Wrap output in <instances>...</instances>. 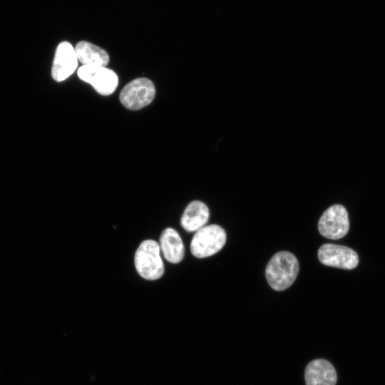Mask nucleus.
Wrapping results in <instances>:
<instances>
[{
    "mask_svg": "<svg viewBox=\"0 0 385 385\" xmlns=\"http://www.w3.org/2000/svg\"><path fill=\"white\" fill-rule=\"evenodd\" d=\"M209 217L207 206L201 201L195 200L185 207L181 217V225L187 232H196L205 226Z\"/></svg>",
    "mask_w": 385,
    "mask_h": 385,
    "instance_id": "10",
    "label": "nucleus"
},
{
    "mask_svg": "<svg viewBox=\"0 0 385 385\" xmlns=\"http://www.w3.org/2000/svg\"><path fill=\"white\" fill-rule=\"evenodd\" d=\"M135 266L140 277L155 280L164 273V265L160 255V246L152 240L140 243L135 254Z\"/></svg>",
    "mask_w": 385,
    "mask_h": 385,
    "instance_id": "2",
    "label": "nucleus"
},
{
    "mask_svg": "<svg viewBox=\"0 0 385 385\" xmlns=\"http://www.w3.org/2000/svg\"><path fill=\"white\" fill-rule=\"evenodd\" d=\"M349 229L348 212L342 205H334L322 214L318 222L319 233L324 237L338 240L344 237Z\"/></svg>",
    "mask_w": 385,
    "mask_h": 385,
    "instance_id": "5",
    "label": "nucleus"
},
{
    "mask_svg": "<svg viewBox=\"0 0 385 385\" xmlns=\"http://www.w3.org/2000/svg\"><path fill=\"white\" fill-rule=\"evenodd\" d=\"M80 79L91 84L101 95L112 94L118 84V78L111 69L103 66H82L78 70Z\"/></svg>",
    "mask_w": 385,
    "mask_h": 385,
    "instance_id": "6",
    "label": "nucleus"
},
{
    "mask_svg": "<svg viewBox=\"0 0 385 385\" xmlns=\"http://www.w3.org/2000/svg\"><path fill=\"white\" fill-rule=\"evenodd\" d=\"M299 262L291 252L281 251L269 261L265 275L270 286L276 291H282L289 287L299 272Z\"/></svg>",
    "mask_w": 385,
    "mask_h": 385,
    "instance_id": "1",
    "label": "nucleus"
},
{
    "mask_svg": "<svg viewBox=\"0 0 385 385\" xmlns=\"http://www.w3.org/2000/svg\"><path fill=\"white\" fill-rule=\"evenodd\" d=\"M337 378L333 365L323 359L309 362L304 371L306 385H335Z\"/></svg>",
    "mask_w": 385,
    "mask_h": 385,
    "instance_id": "9",
    "label": "nucleus"
},
{
    "mask_svg": "<svg viewBox=\"0 0 385 385\" xmlns=\"http://www.w3.org/2000/svg\"><path fill=\"white\" fill-rule=\"evenodd\" d=\"M78 66L75 48L68 41H63L56 49L51 75L53 78L61 82L69 77Z\"/></svg>",
    "mask_w": 385,
    "mask_h": 385,
    "instance_id": "8",
    "label": "nucleus"
},
{
    "mask_svg": "<svg viewBox=\"0 0 385 385\" xmlns=\"http://www.w3.org/2000/svg\"><path fill=\"white\" fill-rule=\"evenodd\" d=\"M226 232L217 225L202 227L196 231L191 243L192 254L197 258L207 257L218 252L226 242Z\"/></svg>",
    "mask_w": 385,
    "mask_h": 385,
    "instance_id": "3",
    "label": "nucleus"
},
{
    "mask_svg": "<svg viewBox=\"0 0 385 385\" xmlns=\"http://www.w3.org/2000/svg\"><path fill=\"white\" fill-rule=\"evenodd\" d=\"M164 257L173 264H177L184 257L185 248L178 232L171 228L165 229L160 237V245Z\"/></svg>",
    "mask_w": 385,
    "mask_h": 385,
    "instance_id": "11",
    "label": "nucleus"
},
{
    "mask_svg": "<svg viewBox=\"0 0 385 385\" xmlns=\"http://www.w3.org/2000/svg\"><path fill=\"white\" fill-rule=\"evenodd\" d=\"M318 258L324 265L352 270L359 263L357 253L352 249L334 244H324L318 250Z\"/></svg>",
    "mask_w": 385,
    "mask_h": 385,
    "instance_id": "7",
    "label": "nucleus"
},
{
    "mask_svg": "<svg viewBox=\"0 0 385 385\" xmlns=\"http://www.w3.org/2000/svg\"><path fill=\"white\" fill-rule=\"evenodd\" d=\"M155 95V88L153 83L147 78H138L123 87L119 99L126 108L137 111L149 105Z\"/></svg>",
    "mask_w": 385,
    "mask_h": 385,
    "instance_id": "4",
    "label": "nucleus"
},
{
    "mask_svg": "<svg viewBox=\"0 0 385 385\" xmlns=\"http://www.w3.org/2000/svg\"><path fill=\"white\" fill-rule=\"evenodd\" d=\"M74 48L78 61L83 66L106 67L109 63L108 53L90 42L81 41L76 45Z\"/></svg>",
    "mask_w": 385,
    "mask_h": 385,
    "instance_id": "12",
    "label": "nucleus"
}]
</instances>
